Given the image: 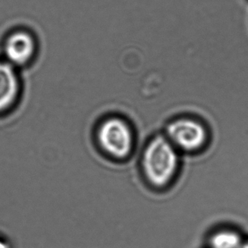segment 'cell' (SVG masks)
<instances>
[{
  "mask_svg": "<svg viewBox=\"0 0 248 248\" xmlns=\"http://www.w3.org/2000/svg\"><path fill=\"white\" fill-rule=\"evenodd\" d=\"M179 164L178 150L165 135L152 138L142 154L143 173L146 180L156 188H162L172 181Z\"/></svg>",
  "mask_w": 248,
  "mask_h": 248,
  "instance_id": "obj_1",
  "label": "cell"
},
{
  "mask_svg": "<svg viewBox=\"0 0 248 248\" xmlns=\"http://www.w3.org/2000/svg\"><path fill=\"white\" fill-rule=\"evenodd\" d=\"M98 144L104 153L117 160L127 158L134 148V132L128 122L120 117H109L97 128Z\"/></svg>",
  "mask_w": 248,
  "mask_h": 248,
  "instance_id": "obj_2",
  "label": "cell"
},
{
  "mask_svg": "<svg viewBox=\"0 0 248 248\" xmlns=\"http://www.w3.org/2000/svg\"><path fill=\"white\" fill-rule=\"evenodd\" d=\"M165 137L178 151L193 152L203 147L208 135L200 121L193 117H181L167 125Z\"/></svg>",
  "mask_w": 248,
  "mask_h": 248,
  "instance_id": "obj_3",
  "label": "cell"
},
{
  "mask_svg": "<svg viewBox=\"0 0 248 248\" xmlns=\"http://www.w3.org/2000/svg\"><path fill=\"white\" fill-rule=\"evenodd\" d=\"M37 48V41L30 31H12L4 40V61L16 68L26 66L34 58Z\"/></svg>",
  "mask_w": 248,
  "mask_h": 248,
  "instance_id": "obj_4",
  "label": "cell"
},
{
  "mask_svg": "<svg viewBox=\"0 0 248 248\" xmlns=\"http://www.w3.org/2000/svg\"><path fill=\"white\" fill-rule=\"evenodd\" d=\"M21 84L15 66L0 61V114L11 110L20 96Z\"/></svg>",
  "mask_w": 248,
  "mask_h": 248,
  "instance_id": "obj_5",
  "label": "cell"
},
{
  "mask_svg": "<svg viewBox=\"0 0 248 248\" xmlns=\"http://www.w3.org/2000/svg\"><path fill=\"white\" fill-rule=\"evenodd\" d=\"M244 239L241 234L231 229L215 231L208 239L209 248H239Z\"/></svg>",
  "mask_w": 248,
  "mask_h": 248,
  "instance_id": "obj_6",
  "label": "cell"
},
{
  "mask_svg": "<svg viewBox=\"0 0 248 248\" xmlns=\"http://www.w3.org/2000/svg\"><path fill=\"white\" fill-rule=\"evenodd\" d=\"M0 248H11V245L4 239L0 237Z\"/></svg>",
  "mask_w": 248,
  "mask_h": 248,
  "instance_id": "obj_7",
  "label": "cell"
},
{
  "mask_svg": "<svg viewBox=\"0 0 248 248\" xmlns=\"http://www.w3.org/2000/svg\"><path fill=\"white\" fill-rule=\"evenodd\" d=\"M239 248H248V240H244L242 241V243Z\"/></svg>",
  "mask_w": 248,
  "mask_h": 248,
  "instance_id": "obj_8",
  "label": "cell"
}]
</instances>
